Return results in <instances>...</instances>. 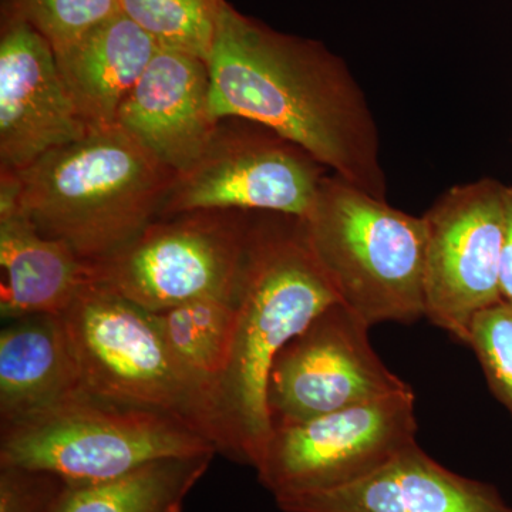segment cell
Here are the masks:
<instances>
[{"mask_svg":"<svg viewBox=\"0 0 512 512\" xmlns=\"http://www.w3.org/2000/svg\"><path fill=\"white\" fill-rule=\"evenodd\" d=\"M275 501L284 512H512L493 485L448 470L417 443L355 483Z\"/></svg>","mask_w":512,"mask_h":512,"instance_id":"cell-14","label":"cell"},{"mask_svg":"<svg viewBox=\"0 0 512 512\" xmlns=\"http://www.w3.org/2000/svg\"><path fill=\"white\" fill-rule=\"evenodd\" d=\"M215 454L164 458L96 484H67L49 512H183Z\"/></svg>","mask_w":512,"mask_h":512,"instance_id":"cell-18","label":"cell"},{"mask_svg":"<svg viewBox=\"0 0 512 512\" xmlns=\"http://www.w3.org/2000/svg\"><path fill=\"white\" fill-rule=\"evenodd\" d=\"M505 190L493 178L454 185L423 214L424 318L463 345L477 313L501 302Z\"/></svg>","mask_w":512,"mask_h":512,"instance_id":"cell-10","label":"cell"},{"mask_svg":"<svg viewBox=\"0 0 512 512\" xmlns=\"http://www.w3.org/2000/svg\"><path fill=\"white\" fill-rule=\"evenodd\" d=\"M82 392L79 360L62 315L8 320L0 332V424Z\"/></svg>","mask_w":512,"mask_h":512,"instance_id":"cell-16","label":"cell"},{"mask_svg":"<svg viewBox=\"0 0 512 512\" xmlns=\"http://www.w3.org/2000/svg\"><path fill=\"white\" fill-rule=\"evenodd\" d=\"M412 389L301 423L276 424L255 466L274 497L335 490L417 443Z\"/></svg>","mask_w":512,"mask_h":512,"instance_id":"cell-9","label":"cell"},{"mask_svg":"<svg viewBox=\"0 0 512 512\" xmlns=\"http://www.w3.org/2000/svg\"><path fill=\"white\" fill-rule=\"evenodd\" d=\"M16 174L20 207L37 229L87 262L116 254L156 221L177 175L117 126Z\"/></svg>","mask_w":512,"mask_h":512,"instance_id":"cell-3","label":"cell"},{"mask_svg":"<svg viewBox=\"0 0 512 512\" xmlns=\"http://www.w3.org/2000/svg\"><path fill=\"white\" fill-rule=\"evenodd\" d=\"M208 67L215 119L264 124L329 173L387 200L375 116L348 63L328 46L279 32L227 0Z\"/></svg>","mask_w":512,"mask_h":512,"instance_id":"cell-1","label":"cell"},{"mask_svg":"<svg viewBox=\"0 0 512 512\" xmlns=\"http://www.w3.org/2000/svg\"><path fill=\"white\" fill-rule=\"evenodd\" d=\"M370 328L336 302L295 336L269 372L272 424L301 423L412 389L376 355Z\"/></svg>","mask_w":512,"mask_h":512,"instance_id":"cell-11","label":"cell"},{"mask_svg":"<svg viewBox=\"0 0 512 512\" xmlns=\"http://www.w3.org/2000/svg\"><path fill=\"white\" fill-rule=\"evenodd\" d=\"M302 220L340 303L367 325L424 318L423 215L397 210L329 173Z\"/></svg>","mask_w":512,"mask_h":512,"instance_id":"cell-4","label":"cell"},{"mask_svg":"<svg viewBox=\"0 0 512 512\" xmlns=\"http://www.w3.org/2000/svg\"><path fill=\"white\" fill-rule=\"evenodd\" d=\"M329 171L256 121L227 117L201 156L175 175L158 218L194 211L281 212L305 218Z\"/></svg>","mask_w":512,"mask_h":512,"instance_id":"cell-8","label":"cell"},{"mask_svg":"<svg viewBox=\"0 0 512 512\" xmlns=\"http://www.w3.org/2000/svg\"><path fill=\"white\" fill-rule=\"evenodd\" d=\"M62 316L86 392L183 421L235 460L217 394L171 352L150 311L93 284Z\"/></svg>","mask_w":512,"mask_h":512,"instance_id":"cell-5","label":"cell"},{"mask_svg":"<svg viewBox=\"0 0 512 512\" xmlns=\"http://www.w3.org/2000/svg\"><path fill=\"white\" fill-rule=\"evenodd\" d=\"M218 121L211 110L208 63L160 47L124 101L116 126L180 174L201 156Z\"/></svg>","mask_w":512,"mask_h":512,"instance_id":"cell-13","label":"cell"},{"mask_svg":"<svg viewBox=\"0 0 512 512\" xmlns=\"http://www.w3.org/2000/svg\"><path fill=\"white\" fill-rule=\"evenodd\" d=\"M501 302L512 306V187L505 190V229L500 275Z\"/></svg>","mask_w":512,"mask_h":512,"instance_id":"cell-24","label":"cell"},{"mask_svg":"<svg viewBox=\"0 0 512 512\" xmlns=\"http://www.w3.org/2000/svg\"><path fill=\"white\" fill-rule=\"evenodd\" d=\"M66 481L20 467H0V512H49Z\"/></svg>","mask_w":512,"mask_h":512,"instance_id":"cell-23","label":"cell"},{"mask_svg":"<svg viewBox=\"0 0 512 512\" xmlns=\"http://www.w3.org/2000/svg\"><path fill=\"white\" fill-rule=\"evenodd\" d=\"M89 133L52 45L28 23L0 19V170H25Z\"/></svg>","mask_w":512,"mask_h":512,"instance_id":"cell-12","label":"cell"},{"mask_svg":"<svg viewBox=\"0 0 512 512\" xmlns=\"http://www.w3.org/2000/svg\"><path fill=\"white\" fill-rule=\"evenodd\" d=\"M151 315L171 352L221 403V386L237 336V301L195 299Z\"/></svg>","mask_w":512,"mask_h":512,"instance_id":"cell-19","label":"cell"},{"mask_svg":"<svg viewBox=\"0 0 512 512\" xmlns=\"http://www.w3.org/2000/svg\"><path fill=\"white\" fill-rule=\"evenodd\" d=\"M0 315H63L94 284L93 262L37 229L20 207L16 171L0 170Z\"/></svg>","mask_w":512,"mask_h":512,"instance_id":"cell-15","label":"cell"},{"mask_svg":"<svg viewBox=\"0 0 512 512\" xmlns=\"http://www.w3.org/2000/svg\"><path fill=\"white\" fill-rule=\"evenodd\" d=\"M133 20L160 47L181 50L208 63L218 20L227 0H119Z\"/></svg>","mask_w":512,"mask_h":512,"instance_id":"cell-20","label":"cell"},{"mask_svg":"<svg viewBox=\"0 0 512 512\" xmlns=\"http://www.w3.org/2000/svg\"><path fill=\"white\" fill-rule=\"evenodd\" d=\"M217 454L183 421L143 407L76 394L0 424V467L46 471L67 484H96L164 458Z\"/></svg>","mask_w":512,"mask_h":512,"instance_id":"cell-6","label":"cell"},{"mask_svg":"<svg viewBox=\"0 0 512 512\" xmlns=\"http://www.w3.org/2000/svg\"><path fill=\"white\" fill-rule=\"evenodd\" d=\"M336 302L338 293L313 251L305 221L252 212L237 292V336L221 386L235 461L255 468L271 439L266 389L275 357Z\"/></svg>","mask_w":512,"mask_h":512,"instance_id":"cell-2","label":"cell"},{"mask_svg":"<svg viewBox=\"0 0 512 512\" xmlns=\"http://www.w3.org/2000/svg\"><path fill=\"white\" fill-rule=\"evenodd\" d=\"M160 46L123 13L56 53L67 92L92 131L116 127L124 101Z\"/></svg>","mask_w":512,"mask_h":512,"instance_id":"cell-17","label":"cell"},{"mask_svg":"<svg viewBox=\"0 0 512 512\" xmlns=\"http://www.w3.org/2000/svg\"><path fill=\"white\" fill-rule=\"evenodd\" d=\"M119 13V0H0V19L28 23L55 53Z\"/></svg>","mask_w":512,"mask_h":512,"instance_id":"cell-21","label":"cell"},{"mask_svg":"<svg viewBox=\"0 0 512 512\" xmlns=\"http://www.w3.org/2000/svg\"><path fill=\"white\" fill-rule=\"evenodd\" d=\"M252 212L157 218L94 265V284L150 312L202 298L237 301Z\"/></svg>","mask_w":512,"mask_h":512,"instance_id":"cell-7","label":"cell"},{"mask_svg":"<svg viewBox=\"0 0 512 512\" xmlns=\"http://www.w3.org/2000/svg\"><path fill=\"white\" fill-rule=\"evenodd\" d=\"M485 380L512 416V306L500 302L477 313L468 332Z\"/></svg>","mask_w":512,"mask_h":512,"instance_id":"cell-22","label":"cell"}]
</instances>
